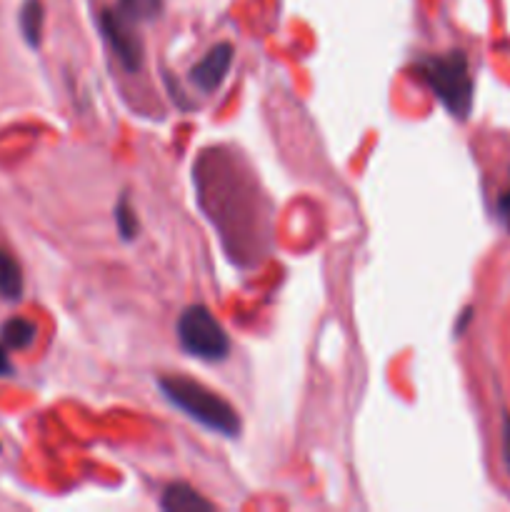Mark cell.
<instances>
[{
	"instance_id": "cell-7",
	"label": "cell",
	"mask_w": 510,
	"mask_h": 512,
	"mask_svg": "<svg viewBox=\"0 0 510 512\" xmlns=\"http://www.w3.org/2000/svg\"><path fill=\"white\" fill-rule=\"evenodd\" d=\"M20 295H23V273H20L18 260L0 250V300L15 303Z\"/></svg>"
},
{
	"instance_id": "cell-12",
	"label": "cell",
	"mask_w": 510,
	"mask_h": 512,
	"mask_svg": "<svg viewBox=\"0 0 510 512\" xmlns=\"http://www.w3.org/2000/svg\"><path fill=\"white\" fill-rule=\"evenodd\" d=\"M503 460L510 473V415H503Z\"/></svg>"
},
{
	"instance_id": "cell-4",
	"label": "cell",
	"mask_w": 510,
	"mask_h": 512,
	"mask_svg": "<svg viewBox=\"0 0 510 512\" xmlns=\"http://www.w3.org/2000/svg\"><path fill=\"white\" fill-rule=\"evenodd\" d=\"M100 33H103L105 43L110 45L118 63L123 65L128 73H138L143 65V43L135 30V20H130L123 10L105 8L98 18Z\"/></svg>"
},
{
	"instance_id": "cell-8",
	"label": "cell",
	"mask_w": 510,
	"mask_h": 512,
	"mask_svg": "<svg viewBox=\"0 0 510 512\" xmlns=\"http://www.w3.org/2000/svg\"><path fill=\"white\" fill-rule=\"evenodd\" d=\"M38 328L25 318H10L0 325V343L8 350H25L33 345Z\"/></svg>"
},
{
	"instance_id": "cell-10",
	"label": "cell",
	"mask_w": 510,
	"mask_h": 512,
	"mask_svg": "<svg viewBox=\"0 0 510 512\" xmlns=\"http://www.w3.org/2000/svg\"><path fill=\"white\" fill-rule=\"evenodd\" d=\"M160 8H163V0H120V10L135 23L153 20L160 13Z\"/></svg>"
},
{
	"instance_id": "cell-14",
	"label": "cell",
	"mask_w": 510,
	"mask_h": 512,
	"mask_svg": "<svg viewBox=\"0 0 510 512\" xmlns=\"http://www.w3.org/2000/svg\"><path fill=\"white\" fill-rule=\"evenodd\" d=\"M10 373H13V365H10L5 348H3V345H0V378H3V375H10Z\"/></svg>"
},
{
	"instance_id": "cell-3",
	"label": "cell",
	"mask_w": 510,
	"mask_h": 512,
	"mask_svg": "<svg viewBox=\"0 0 510 512\" xmlns=\"http://www.w3.org/2000/svg\"><path fill=\"white\" fill-rule=\"evenodd\" d=\"M178 340L188 355L198 360H225L230 353V340L223 325L213 318L205 305H190L178 320Z\"/></svg>"
},
{
	"instance_id": "cell-2",
	"label": "cell",
	"mask_w": 510,
	"mask_h": 512,
	"mask_svg": "<svg viewBox=\"0 0 510 512\" xmlns=\"http://www.w3.org/2000/svg\"><path fill=\"white\" fill-rule=\"evenodd\" d=\"M415 70L453 118H468L473 108V78H470L468 58L460 50L418 60Z\"/></svg>"
},
{
	"instance_id": "cell-13",
	"label": "cell",
	"mask_w": 510,
	"mask_h": 512,
	"mask_svg": "<svg viewBox=\"0 0 510 512\" xmlns=\"http://www.w3.org/2000/svg\"><path fill=\"white\" fill-rule=\"evenodd\" d=\"M498 215H500V220H503L505 228L510 230V190H505V193L500 195V200H498Z\"/></svg>"
},
{
	"instance_id": "cell-5",
	"label": "cell",
	"mask_w": 510,
	"mask_h": 512,
	"mask_svg": "<svg viewBox=\"0 0 510 512\" xmlns=\"http://www.w3.org/2000/svg\"><path fill=\"white\" fill-rule=\"evenodd\" d=\"M230 63H233V45H213L208 50V55L200 63L193 65V70H190V83L198 85L203 93H215L223 85V80L228 78Z\"/></svg>"
},
{
	"instance_id": "cell-11",
	"label": "cell",
	"mask_w": 510,
	"mask_h": 512,
	"mask_svg": "<svg viewBox=\"0 0 510 512\" xmlns=\"http://www.w3.org/2000/svg\"><path fill=\"white\" fill-rule=\"evenodd\" d=\"M115 223H118L120 235L123 240H133L138 235V218H135L133 210L128 208V198H120L118 205H115Z\"/></svg>"
},
{
	"instance_id": "cell-9",
	"label": "cell",
	"mask_w": 510,
	"mask_h": 512,
	"mask_svg": "<svg viewBox=\"0 0 510 512\" xmlns=\"http://www.w3.org/2000/svg\"><path fill=\"white\" fill-rule=\"evenodd\" d=\"M43 20H45L43 3H40V0H25L23 8H20V30H23V38L30 48H38L40 45Z\"/></svg>"
},
{
	"instance_id": "cell-1",
	"label": "cell",
	"mask_w": 510,
	"mask_h": 512,
	"mask_svg": "<svg viewBox=\"0 0 510 512\" xmlns=\"http://www.w3.org/2000/svg\"><path fill=\"white\" fill-rule=\"evenodd\" d=\"M158 388L175 408L183 410L188 418H193L203 428L225 435V438H238L240 435L238 413L230 408L228 400L215 395L205 385L183 378V375H165L158 380Z\"/></svg>"
},
{
	"instance_id": "cell-6",
	"label": "cell",
	"mask_w": 510,
	"mask_h": 512,
	"mask_svg": "<svg viewBox=\"0 0 510 512\" xmlns=\"http://www.w3.org/2000/svg\"><path fill=\"white\" fill-rule=\"evenodd\" d=\"M160 508L170 512H200V510H213L215 505L210 500H205L198 490H193L185 483L168 485L160 498Z\"/></svg>"
}]
</instances>
